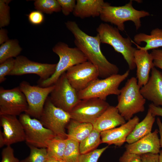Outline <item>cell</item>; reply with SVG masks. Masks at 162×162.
Segmentation results:
<instances>
[{"label":"cell","mask_w":162,"mask_h":162,"mask_svg":"<svg viewBox=\"0 0 162 162\" xmlns=\"http://www.w3.org/2000/svg\"><path fill=\"white\" fill-rule=\"evenodd\" d=\"M19 119L24 130L27 145L39 148H46L49 141L56 137L51 130L45 127L39 120L22 113Z\"/></svg>","instance_id":"obj_8"},{"label":"cell","mask_w":162,"mask_h":162,"mask_svg":"<svg viewBox=\"0 0 162 162\" xmlns=\"http://www.w3.org/2000/svg\"><path fill=\"white\" fill-rule=\"evenodd\" d=\"M67 144V139L56 137L50 140L46 148L48 157L62 159Z\"/></svg>","instance_id":"obj_27"},{"label":"cell","mask_w":162,"mask_h":162,"mask_svg":"<svg viewBox=\"0 0 162 162\" xmlns=\"http://www.w3.org/2000/svg\"><path fill=\"white\" fill-rule=\"evenodd\" d=\"M64 15L68 16L73 12L75 7L76 1L75 0H57Z\"/></svg>","instance_id":"obj_34"},{"label":"cell","mask_w":162,"mask_h":162,"mask_svg":"<svg viewBox=\"0 0 162 162\" xmlns=\"http://www.w3.org/2000/svg\"><path fill=\"white\" fill-rule=\"evenodd\" d=\"M30 149L29 156L20 162H45L48 156L46 148H39L28 145Z\"/></svg>","instance_id":"obj_30"},{"label":"cell","mask_w":162,"mask_h":162,"mask_svg":"<svg viewBox=\"0 0 162 162\" xmlns=\"http://www.w3.org/2000/svg\"><path fill=\"white\" fill-rule=\"evenodd\" d=\"M126 121L116 106H110L92 124L93 128L100 133L121 126Z\"/></svg>","instance_id":"obj_20"},{"label":"cell","mask_w":162,"mask_h":162,"mask_svg":"<svg viewBox=\"0 0 162 162\" xmlns=\"http://www.w3.org/2000/svg\"><path fill=\"white\" fill-rule=\"evenodd\" d=\"M110 105L97 98L81 100L69 112L71 119L93 124Z\"/></svg>","instance_id":"obj_11"},{"label":"cell","mask_w":162,"mask_h":162,"mask_svg":"<svg viewBox=\"0 0 162 162\" xmlns=\"http://www.w3.org/2000/svg\"><path fill=\"white\" fill-rule=\"evenodd\" d=\"M34 4L37 10L47 14H51L61 10L57 0H36Z\"/></svg>","instance_id":"obj_29"},{"label":"cell","mask_w":162,"mask_h":162,"mask_svg":"<svg viewBox=\"0 0 162 162\" xmlns=\"http://www.w3.org/2000/svg\"><path fill=\"white\" fill-rule=\"evenodd\" d=\"M80 143L73 140L67 138V144L62 160L64 162H79L81 154Z\"/></svg>","instance_id":"obj_28"},{"label":"cell","mask_w":162,"mask_h":162,"mask_svg":"<svg viewBox=\"0 0 162 162\" xmlns=\"http://www.w3.org/2000/svg\"><path fill=\"white\" fill-rule=\"evenodd\" d=\"M141 156L142 162H159V154L147 153Z\"/></svg>","instance_id":"obj_39"},{"label":"cell","mask_w":162,"mask_h":162,"mask_svg":"<svg viewBox=\"0 0 162 162\" xmlns=\"http://www.w3.org/2000/svg\"><path fill=\"white\" fill-rule=\"evenodd\" d=\"M152 115L154 117L160 116L162 117V107L157 106L151 103L148 105V109Z\"/></svg>","instance_id":"obj_40"},{"label":"cell","mask_w":162,"mask_h":162,"mask_svg":"<svg viewBox=\"0 0 162 162\" xmlns=\"http://www.w3.org/2000/svg\"><path fill=\"white\" fill-rule=\"evenodd\" d=\"M158 133V130L155 129L138 141L130 144H126V151L140 155L147 153L159 154L160 146Z\"/></svg>","instance_id":"obj_18"},{"label":"cell","mask_w":162,"mask_h":162,"mask_svg":"<svg viewBox=\"0 0 162 162\" xmlns=\"http://www.w3.org/2000/svg\"><path fill=\"white\" fill-rule=\"evenodd\" d=\"M19 87L24 94L28 104L25 113L39 120L46 101L54 89V85L43 87L32 86L28 82L23 81Z\"/></svg>","instance_id":"obj_10"},{"label":"cell","mask_w":162,"mask_h":162,"mask_svg":"<svg viewBox=\"0 0 162 162\" xmlns=\"http://www.w3.org/2000/svg\"><path fill=\"white\" fill-rule=\"evenodd\" d=\"M0 126L3 128L5 145L10 146L25 141V134L23 126L16 116L8 115H0Z\"/></svg>","instance_id":"obj_15"},{"label":"cell","mask_w":162,"mask_h":162,"mask_svg":"<svg viewBox=\"0 0 162 162\" xmlns=\"http://www.w3.org/2000/svg\"><path fill=\"white\" fill-rule=\"evenodd\" d=\"M100 133L93 129L89 135L79 144L81 154L89 153L96 149L101 143Z\"/></svg>","instance_id":"obj_26"},{"label":"cell","mask_w":162,"mask_h":162,"mask_svg":"<svg viewBox=\"0 0 162 162\" xmlns=\"http://www.w3.org/2000/svg\"><path fill=\"white\" fill-rule=\"evenodd\" d=\"M134 40L138 44H140L142 42L146 43L143 47L135 44L137 49L148 51L162 47V29L158 28L154 29L151 31L149 34L143 33L137 34L134 36Z\"/></svg>","instance_id":"obj_22"},{"label":"cell","mask_w":162,"mask_h":162,"mask_svg":"<svg viewBox=\"0 0 162 162\" xmlns=\"http://www.w3.org/2000/svg\"><path fill=\"white\" fill-rule=\"evenodd\" d=\"M119 162H142L141 156L125 151L119 158Z\"/></svg>","instance_id":"obj_37"},{"label":"cell","mask_w":162,"mask_h":162,"mask_svg":"<svg viewBox=\"0 0 162 162\" xmlns=\"http://www.w3.org/2000/svg\"><path fill=\"white\" fill-rule=\"evenodd\" d=\"M130 70L122 74H115L105 78L96 79L87 87L78 92L80 100L97 98L106 100L110 95H118L120 92L119 87L128 76Z\"/></svg>","instance_id":"obj_6"},{"label":"cell","mask_w":162,"mask_h":162,"mask_svg":"<svg viewBox=\"0 0 162 162\" xmlns=\"http://www.w3.org/2000/svg\"><path fill=\"white\" fill-rule=\"evenodd\" d=\"M5 145L4 140L3 133L2 131L0 130V147H2Z\"/></svg>","instance_id":"obj_43"},{"label":"cell","mask_w":162,"mask_h":162,"mask_svg":"<svg viewBox=\"0 0 162 162\" xmlns=\"http://www.w3.org/2000/svg\"><path fill=\"white\" fill-rule=\"evenodd\" d=\"M134 56L136 68V78L141 88L148 82L150 71L155 66L152 56L147 51L136 49Z\"/></svg>","instance_id":"obj_19"},{"label":"cell","mask_w":162,"mask_h":162,"mask_svg":"<svg viewBox=\"0 0 162 162\" xmlns=\"http://www.w3.org/2000/svg\"><path fill=\"white\" fill-rule=\"evenodd\" d=\"M70 113L54 105L49 96L46 99L39 119L44 126L58 138H67L65 128L70 120Z\"/></svg>","instance_id":"obj_7"},{"label":"cell","mask_w":162,"mask_h":162,"mask_svg":"<svg viewBox=\"0 0 162 162\" xmlns=\"http://www.w3.org/2000/svg\"><path fill=\"white\" fill-rule=\"evenodd\" d=\"M159 162H162V150H160L159 154Z\"/></svg>","instance_id":"obj_45"},{"label":"cell","mask_w":162,"mask_h":162,"mask_svg":"<svg viewBox=\"0 0 162 162\" xmlns=\"http://www.w3.org/2000/svg\"><path fill=\"white\" fill-rule=\"evenodd\" d=\"M67 129V138L79 143L86 137L94 129L92 124L82 122L72 119L68 124Z\"/></svg>","instance_id":"obj_24"},{"label":"cell","mask_w":162,"mask_h":162,"mask_svg":"<svg viewBox=\"0 0 162 162\" xmlns=\"http://www.w3.org/2000/svg\"><path fill=\"white\" fill-rule=\"evenodd\" d=\"M140 91L146 100L162 107V72L153 68L148 82L140 88Z\"/></svg>","instance_id":"obj_17"},{"label":"cell","mask_w":162,"mask_h":162,"mask_svg":"<svg viewBox=\"0 0 162 162\" xmlns=\"http://www.w3.org/2000/svg\"><path fill=\"white\" fill-rule=\"evenodd\" d=\"M28 19L31 23L37 25L43 22L44 16L42 12L37 10L31 12L28 15Z\"/></svg>","instance_id":"obj_36"},{"label":"cell","mask_w":162,"mask_h":162,"mask_svg":"<svg viewBox=\"0 0 162 162\" xmlns=\"http://www.w3.org/2000/svg\"><path fill=\"white\" fill-rule=\"evenodd\" d=\"M153 63L156 67L162 70V50L158 49L152 50Z\"/></svg>","instance_id":"obj_38"},{"label":"cell","mask_w":162,"mask_h":162,"mask_svg":"<svg viewBox=\"0 0 162 162\" xmlns=\"http://www.w3.org/2000/svg\"><path fill=\"white\" fill-rule=\"evenodd\" d=\"M45 162H56V161L55 159L48 157Z\"/></svg>","instance_id":"obj_44"},{"label":"cell","mask_w":162,"mask_h":162,"mask_svg":"<svg viewBox=\"0 0 162 162\" xmlns=\"http://www.w3.org/2000/svg\"><path fill=\"white\" fill-rule=\"evenodd\" d=\"M56 162H64L62 159L56 160Z\"/></svg>","instance_id":"obj_46"},{"label":"cell","mask_w":162,"mask_h":162,"mask_svg":"<svg viewBox=\"0 0 162 162\" xmlns=\"http://www.w3.org/2000/svg\"><path fill=\"white\" fill-rule=\"evenodd\" d=\"M66 75L70 84L78 92L86 88L99 76L97 68L88 61L70 68Z\"/></svg>","instance_id":"obj_13"},{"label":"cell","mask_w":162,"mask_h":162,"mask_svg":"<svg viewBox=\"0 0 162 162\" xmlns=\"http://www.w3.org/2000/svg\"><path fill=\"white\" fill-rule=\"evenodd\" d=\"M9 0H0V27L8 25L10 22Z\"/></svg>","instance_id":"obj_31"},{"label":"cell","mask_w":162,"mask_h":162,"mask_svg":"<svg viewBox=\"0 0 162 162\" xmlns=\"http://www.w3.org/2000/svg\"><path fill=\"white\" fill-rule=\"evenodd\" d=\"M7 30L2 28H1L0 30V44L1 45L5 43L8 39L7 35Z\"/></svg>","instance_id":"obj_41"},{"label":"cell","mask_w":162,"mask_h":162,"mask_svg":"<svg viewBox=\"0 0 162 162\" xmlns=\"http://www.w3.org/2000/svg\"><path fill=\"white\" fill-rule=\"evenodd\" d=\"M156 121L159 128V132L160 136V148H162V122L159 117L157 118Z\"/></svg>","instance_id":"obj_42"},{"label":"cell","mask_w":162,"mask_h":162,"mask_svg":"<svg viewBox=\"0 0 162 162\" xmlns=\"http://www.w3.org/2000/svg\"><path fill=\"white\" fill-rule=\"evenodd\" d=\"M155 117L148 109L145 117L135 126L127 138L126 142L127 144L133 143L151 133L155 121Z\"/></svg>","instance_id":"obj_23"},{"label":"cell","mask_w":162,"mask_h":162,"mask_svg":"<svg viewBox=\"0 0 162 162\" xmlns=\"http://www.w3.org/2000/svg\"><path fill=\"white\" fill-rule=\"evenodd\" d=\"M1 162H20L14 155V150L10 146H6L2 152Z\"/></svg>","instance_id":"obj_35"},{"label":"cell","mask_w":162,"mask_h":162,"mask_svg":"<svg viewBox=\"0 0 162 162\" xmlns=\"http://www.w3.org/2000/svg\"><path fill=\"white\" fill-rule=\"evenodd\" d=\"M101 43L111 46L116 52L123 56L129 70L136 68L134 55L136 49L132 46L130 38H124L119 29L106 23H100L96 29Z\"/></svg>","instance_id":"obj_4"},{"label":"cell","mask_w":162,"mask_h":162,"mask_svg":"<svg viewBox=\"0 0 162 162\" xmlns=\"http://www.w3.org/2000/svg\"><path fill=\"white\" fill-rule=\"evenodd\" d=\"M140 88L136 78L132 77L120 89L116 107L126 121L132 118L134 115L145 111L146 100L141 94Z\"/></svg>","instance_id":"obj_3"},{"label":"cell","mask_w":162,"mask_h":162,"mask_svg":"<svg viewBox=\"0 0 162 162\" xmlns=\"http://www.w3.org/2000/svg\"><path fill=\"white\" fill-rule=\"evenodd\" d=\"M15 59L14 67L8 75L34 74L39 76L40 80H45L54 74L57 65V64L42 63L32 61L23 56H18Z\"/></svg>","instance_id":"obj_14"},{"label":"cell","mask_w":162,"mask_h":162,"mask_svg":"<svg viewBox=\"0 0 162 162\" xmlns=\"http://www.w3.org/2000/svg\"><path fill=\"white\" fill-rule=\"evenodd\" d=\"M15 62V59L13 58H9L2 63H0V83L6 80L5 76L8 75L14 69Z\"/></svg>","instance_id":"obj_33"},{"label":"cell","mask_w":162,"mask_h":162,"mask_svg":"<svg viewBox=\"0 0 162 162\" xmlns=\"http://www.w3.org/2000/svg\"><path fill=\"white\" fill-rule=\"evenodd\" d=\"M150 15L147 11L134 8L132 1L130 0L124 5L118 6H111L106 2L102 8L99 17L103 21L113 24L119 31H123L125 30V22H132L137 30L141 26L140 19Z\"/></svg>","instance_id":"obj_2"},{"label":"cell","mask_w":162,"mask_h":162,"mask_svg":"<svg viewBox=\"0 0 162 162\" xmlns=\"http://www.w3.org/2000/svg\"><path fill=\"white\" fill-rule=\"evenodd\" d=\"M106 2L103 0H77L73 14L81 19L99 16Z\"/></svg>","instance_id":"obj_21"},{"label":"cell","mask_w":162,"mask_h":162,"mask_svg":"<svg viewBox=\"0 0 162 162\" xmlns=\"http://www.w3.org/2000/svg\"><path fill=\"white\" fill-rule=\"evenodd\" d=\"M65 24L74 36L76 47L84 54L88 61L97 68L99 76L104 79L118 74L119 69L117 66L109 62L102 53L100 46L101 43L98 34L94 36L89 35L83 31L74 21L69 20Z\"/></svg>","instance_id":"obj_1"},{"label":"cell","mask_w":162,"mask_h":162,"mask_svg":"<svg viewBox=\"0 0 162 162\" xmlns=\"http://www.w3.org/2000/svg\"><path fill=\"white\" fill-rule=\"evenodd\" d=\"M54 85V88L49 96L51 102L56 107L69 113L81 100L78 92L69 82L66 72Z\"/></svg>","instance_id":"obj_9"},{"label":"cell","mask_w":162,"mask_h":162,"mask_svg":"<svg viewBox=\"0 0 162 162\" xmlns=\"http://www.w3.org/2000/svg\"><path fill=\"white\" fill-rule=\"evenodd\" d=\"M108 147L107 146L86 154H81L79 162H98L101 155Z\"/></svg>","instance_id":"obj_32"},{"label":"cell","mask_w":162,"mask_h":162,"mask_svg":"<svg viewBox=\"0 0 162 162\" xmlns=\"http://www.w3.org/2000/svg\"><path fill=\"white\" fill-rule=\"evenodd\" d=\"M58 55L59 60L54 74L45 80H39V86L45 87L53 85L64 73L72 67L86 62L87 59L82 52L76 47L71 48L66 44L59 42L52 48Z\"/></svg>","instance_id":"obj_5"},{"label":"cell","mask_w":162,"mask_h":162,"mask_svg":"<svg viewBox=\"0 0 162 162\" xmlns=\"http://www.w3.org/2000/svg\"><path fill=\"white\" fill-rule=\"evenodd\" d=\"M26 98L19 86L10 89L0 88V115L20 116L27 109Z\"/></svg>","instance_id":"obj_12"},{"label":"cell","mask_w":162,"mask_h":162,"mask_svg":"<svg viewBox=\"0 0 162 162\" xmlns=\"http://www.w3.org/2000/svg\"><path fill=\"white\" fill-rule=\"evenodd\" d=\"M22 50L17 40H8L0 46V63L9 58H16Z\"/></svg>","instance_id":"obj_25"},{"label":"cell","mask_w":162,"mask_h":162,"mask_svg":"<svg viewBox=\"0 0 162 162\" xmlns=\"http://www.w3.org/2000/svg\"><path fill=\"white\" fill-rule=\"evenodd\" d=\"M139 122V118L135 116L119 127L100 132L102 143L121 146L126 142L128 136Z\"/></svg>","instance_id":"obj_16"}]
</instances>
